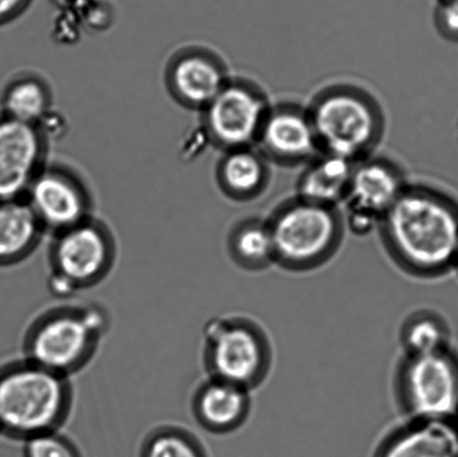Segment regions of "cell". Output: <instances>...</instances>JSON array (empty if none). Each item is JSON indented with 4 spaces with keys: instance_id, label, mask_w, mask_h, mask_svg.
<instances>
[{
    "instance_id": "cell-9",
    "label": "cell",
    "mask_w": 458,
    "mask_h": 457,
    "mask_svg": "<svg viewBox=\"0 0 458 457\" xmlns=\"http://www.w3.org/2000/svg\"><path fill=\"white\" fill-rule=\"evenodd\" d=\"M208 106L210 131L232 150L258 142L271 110L260 89L245 83H227Z\"/></svg>"
},
{
    "instance_id": "cell-27",
    "label": "cell",
    "mask_w": 458,
    "mask_h": 457,
    "mask_svg": "<svg viewBox=\"0 0 458 457\" xmlns=\"http://www.w3.org/2000/svg\"><path fill=\"white\" fill-rule=\"evenodd\" d=\"M25 3L26 0H0V20L15 13Z\"/></svg>"
},
{
    "instance_id": "cell-26",
    "label": "cell",
    "mask_w": 458,
    "mask_h": 457,
    "mask_svg": "<svg viewBox=\"0 0 458 457\" xmlns=\"http://www.w3.org/2000/svg\"><path fill=\"white\" fill-rule=\"evenodd\" d=\"M380 221L370 215L348 212V225L352 232L356 234H367L374 231L377 225H379Z\"/></svg>"
},
{
    "instance_id": "cell-20",
    "label": "cell",
    "mask_w": 458,
    "mask_h": 457,
    "mask_svg": "<svg viewBox=\"0 0 458 457\" xmlns=\"http://www.w3.org/2000/svg\"><path fill=\"white\" fill-rule=\"evenodd\" d=\"M267 165L264 156L250 148L233 149L224 159V186L233 196L250 199L259 195L267 185Z\"/></svg>"
},
{
    "instance_id": "cell-28",
    "label": "cell",
    "mask_w": 458,
    "mask_h": 457,
    "mask_svg": "<svg viewBox=\"0 0 458 457\" xmlns=\"http://www.w3.org/2000/svg\"><path fill=\"white\" fill-rule=\"evenodd\" d=\"M454 271H456V272H457V275H458V254H457V258H456V263H455Z\"/></svg>"
},
{
    "instance_id": "cell-8",
    "label": "cell",
    "mask_w": 458,
    "mask_h": 457,
    "mask_svg": "<svg viewBox=\"0 0 458 457\" xmlns=\"http://www.w3.org/2000/svg\"><path fill=\"white\" fill-rule=\"evenodd\" d=\"M396 393L410 419L456 420L458 353L454 349L406 356L398 367Z\"/></svg>"
},
{
    "instance_id": "cell-5",
    "label": "cell",
    "mask_w": 458,
    "mask_h": 457,
    "mask_svg": "<svg viewBox=\"0 0 458 457\" xmlns=\"http://www.w3.org/2000/svg\"><path fill=\"white\" fill-rule=\"evenodd\" d=\"M268 225L276 264L287 271L316 270L334 257L343 241L338 210L299 199L283 206Z\"/></svg>"
},
{
    "instance_id": "cell-31",
    "label": "cell",
    "mask_w": 458,
    "mask_h": 457,
    "mask_svg": "<svg viewBox=\"0 0 458 457\" xmlns=\"http://www.w3.org/2000/svg\"><path fill=\"white\" fill-rule=\"evenodd\" d=\"M439 2H441V0H439Z\"/></svg>"
},
{
    "instance_id": "cell-15",
    "label": "cell",
    "mask_w": 458,
    "mask_h": 457,
    "mask_svg": "<svg viewBox=\"0 0 458 457\" xmlns=\"http://www.w3.org/2000/svg\"><path fill=\"white\" fill-rule=\"evenodd\" d=\"M31 208L42 226L58 233L85 222V203L78 187L60 173H47L31 185Z\"/></svg>"
},
{
    "instance_id": "cell-4",
    "label": "cell",
    "mask_w": 458,
    "mask_h": 457,
    "mask_svg": "<svg viewBox=\"0 0 458 457\" xmlns=\"http://www.w3.org/2000/svg\"><path fill=\"white\" fill-rule=\"evenodd\" d=\"M201 364L206 377L253 391L267 379L272 366L271 342L249 317H214L201 333Z\"/></svg>"
},
{
    "instance_id": "cell-7",
    "label": "cell",
    "mask_w": 458,
    "mask_h": 457,
    "mask_svg": "<svg viewBox=\"0 0 458 457\" xmlns=\"http://www.w3.org/2000/svg\"><path fill=\"white\" fill-rule=\"evenodd\" d=\"M115 263L109 233L85 221L55 235L48 252V289L57 300L73 299L105 282Z\"/></svg>"
},
{
    "instance_id": "cell-30",
    "label": "cell",
    "mask_w": 458,
    "mask_h": 457,
    "mask_svg": "<svg viewBox=\"0 0 458 457\" xmlns=\"http://www.w3.org/2000/svg\"><path fill=\"white\" fill-rule=\"evenodd\" d=\"M0 436H2V434H0Z\"/></svg>"
},
{
    "instance_id": "cell-22",
    "label": "cell",
    "mask_w": 458,
    "mask_h": 457,
    "mask_svg": "<svg viewBox=\"0 0 458 457\" xmlns=\"http://www.w3.org/2000/svg\"><path fill=\"white\" fill-rule=\"evenodd\" d=\"M140 457H208L205 446L190 428L161 424L143 438Z\"/></svg>"
},
{
    "instance_id": "cell-17",
    "label": "cell",
    "mask_w": 458,
    "mask_h": 457,
    "mask_svg": "<svg viewBox=\"0 0 458 457\" xmlns=\"http://www.w3.org/2000/svg\"><path fill=\"white\" fill-rule=\"evenodd\" d=\"M42 224L31 206L0 201V267H13L38 249Z\"/></svg>"
},
{
    "instance_id": "cell-18",
    "label": "cell",
    "mask_w": 458,
    "mask_h": 457,
    "mask_svg": "<svg viewBox=\"0 0 458 457\" xmlns=\"http://www.w3.org/2000/svg\"><path fill=\"white\" fill-rule=\"evenodd\" d=\"M173 80L179 96L197 106H208L227 84L221 67L201 55L179 61Z\"/></svg>"
},
{
    "instance_id": "cell-25",
    "label": "cell",
    "mask_w": 458,
    "mask_h": 457,
    "mask_svg": "<svg viewBox=\"0 0 458 457\" xmlns=\"http://www.w3.org/2000/svg\"><path fill=\"white\" fill-rule=\"evenodd\" d=\"M434 20L439 35L448 42L458 44V0H441Z\"/></svg>"
},
{
    "instance_id": "cell-2",
    "label": "cell",
    "mask_w": 458,
    "mask_h": 457,
    "mask_svg": "<svg viewBox=\"0 0 458 457\" xmlns=\"http://www.w3.org/2000/svg\"><path fill=\"white\" fill-rule=\"evenodd\" d=\"M110 326L109 313L100 304L58 300L30 321L21 356L73 378L96 360Z\"/></svg>"
},
{
    "instance_id": "cell-10",
    "label": "cell",
    "mask_w": 458,
    "mask_h": 457,
    "mask_svg": "<svg viewBox=\"0 0 458 457\" xmlns=\"http://www.w3.org/2000/svg\"><path fill=\"white\" fill-rule=\"evenodd\" d=\"M258 142L263 156L283 165L311 163L321 152L309 111L290 105L271 107Z\"/></svg>"
},
{
    "instance_id": "cell-14",
    "label": "cell",
    "mask_w": 458,
    "mask_h": 457,
    "mask_svg": "<svg viewBox=\"0 0 458 457\" xmlns=\"http://www.w3.org/2000/svg\"><path fill=\"white\" fill-rule=\"evenodd\" d=\"M375 457H458V424L410 419L381 441Z\"/></svg>"
},
{
    "instance_id": "cell-16",
    "label": "cell",
    "mask_w": 458,
    "mask_h": 457,
    "mask_svg": "<svg viewBox=\"0 0 458 457\" xmlns=\"http://www.w3.org/2000/svg\"><path fill=\"white\" fill-rule=\"evenodd\" d=\"M354 164L338 156H318L300 178L299 199L335 208L347 199Z\"/></svg>"
},
{
    "instance_id": "cell-3",
    "label": "cell",
    "mask_w": 458,
    "mask_h": 457,
    "mask_svg": "<svg viewBox=\"0 0 458 457\" xmlns=\"http://www.w3.org/2000/svg\"><path fill=\"white\" fill-rule=\"evenodd\" d=\"M75 404L72 378L24 356L0 367V434L24 443L61 431Z\"/></svg>"
},
{
    "instance_id": "cell-29",
    "label": "cell",
    "mask_w": 458,
    "mask_h": 457,
    "mask_svg": "<svg viewBox=\"0 0 458 457\" xmlns=\"http://www.w3.org/2000/svg\"><path fill=\"white\" fill-rule=\"evenodd\" d=\"M456 423L458 424V415H457V418H456Z\"/></svg>"
},
{
    "instance_id": "cell-21",
    "label": "cell",
    "mask_w": 458,
    "mask_h": 457,
    "mask_svg": "<svg viewBox=\"0 0 458 457\" xmlns=\"http://www.w3.org/2000/svg\"><path fill=\"white\" fill-rule=\"evenodd\" d=\"M401 342L406 356L429 355L451 348V330L438 313L414 312L402 326Z\"/></svg>"
},
{
    "instance_id": "cell-11",
    "label": "cell",
    "mask_w": 458,
    "mask_h": 457,
    "mask_svg": "<svg viewBox=\"0 0 458 457\" xmlns=\"http://www.w3.org/2000/svg\"><path fill=\"white\" fill-rule=\"evenodd\" d=\"M195 423L213 436H228L240 429L250 414V389L225 380L206 377L191 396Z\"/></svg>"
},
{
    "instance_id": "cell-23",
    "label": "cell",
    "mask_w": 458,
    "mask_h": 457,
    "mask_svg": "<svg viewBox=\"0 0 458 457\" xmlns=\"http://www.w3.org/2000/svg\"><path fill=\"white\" fill-rule=\"evenodd\" d=\"M4 106L8 118L33 124L42 118L47 107V97L42 85L33 80H21L9 89Z\"/></svg>"
},
{
    "instance_id": "cell-6",
    "label": "cell",
    "mask_w": 458,
    "mask_h": 457,
    "mask_svg": "<svg viewBox=\"0 0 458 457\" xmlns=\"http://www.w3.org/2000/svg\"><path fill=\"white\" fill-rule=\"evenodd\" d=\"M308 111L321 154L357 163L366 158L383 132L378 107L357 89H327Z\"/></svg>"
},
{
    "instance_id": "cell-12",
    "label": "cell",
    "mask_w": 458,
    "mask_h": 457,
    "mask_svg": "<svg viewBox=\"0 0 458 457\" xmlns=\"http://www.w3.org/2000/svg\"><path fill=\"white\" fill-rule=\"evenodd\" d=\"M40 156L33 124L0 121V201L13 200L30 185Z\"/></svg>"
},
{
    "instance_id": "cell-24",
    "label": "cell",
    "mask_w": 458,
    "mask_h": 457,
    "mask_svg": "<svg viewBox=\"0 0 458 457\" xmlns=\"http://www.w3.org/2000/svg\"><path fill=\"white\" fill-rule=\"evenodd\" d=\"M24 457H81V453L75 443L61 429L25 441Z\"/></svg>"
},
{
    "instance_id": "cell-13",
    "label": "cell",
    "mask_w": 458,
    "mask_h": 457,
    "mask_svg": "<svg viewBox=\"0 0 458 457\" xmlns=\"http://www.w3.org/2000/svg\"><path fill=\"white\" fill-rule=\"evenodd\" d=\"M406 190L401 170L384 159H362L354 164L348 190V212L379 219Z\"/></svg>"
},
{
    "instance_id": "cell-19",
    "label": "cell",
    "mask_w": 458,
    "mask_h": 457,
    "mask_svg": "<svg viewBox=\"0 0 458 457\" xmlns=\"http://www.w3.org/2000/svg\"><path fill=\"white\" fill-rule=\"evenodd\" d=\"M228 253L242 270L262 271L276 264V250L268 222L242 223L229 237Z\"/></svg>"
},
{
    "instance_id": "cell-1",
    "label": "cell",
    "mask_w": 458,
    "mask_h": 457,
    "mask_svg": "<svg viewBox=\"0 0 458 457\" xmlns=\"http://www.w3.org/2000/svg\"><path fill=\"white\" fill-rule=\"evenodd\" d=\"M381 239L406 275L437 279L454 271L458 254V203L444 192L406 187L381 218Z\"/></svg>"
}]
</instances>
